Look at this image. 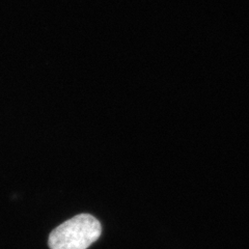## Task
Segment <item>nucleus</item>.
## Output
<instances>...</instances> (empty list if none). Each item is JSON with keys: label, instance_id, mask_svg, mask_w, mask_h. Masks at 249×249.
I'll return each instance as SVG.
<instances>
[{"label": "nucleus", "instance_id": "1", "mask_svg": "<svg viewBox=\"0 0 249 249\" xmlns=\"http://www.w3.org/2000/svg\"><path fill=\"white\" fill-rule=\"evenodd\" d=\"M102 225L95 216L82 213L59 224L49 235L50 249H88L101 237Z\"/></svg>", "mask_w": 249, "mask_h": 249}]
</instances>
